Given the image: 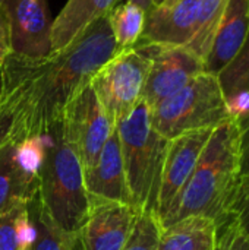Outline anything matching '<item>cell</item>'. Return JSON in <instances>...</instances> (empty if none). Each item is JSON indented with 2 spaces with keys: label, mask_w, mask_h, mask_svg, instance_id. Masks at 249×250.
<instances>
[{
  "label": "cell",
  "mask_w": 249,
  "mask_h": 250,
  "mask_svg": "<svg viewBox=\"0 0 249 250\" xmlns=\"http://www.w3.org/2000/svg\"><path fill=\"white\" fill-rule=\"evenodd\" d=\"M116 50L106 15L69 45L47 56L28 57L10 51L0 64V101L13 116V141L47 133L62 119L72 95Z\"/></svg>",
  "instance_id": "1"
},
{
  "label": "cell",
  "mask_w": 249,
  "mask_h": 250,
  "mask_svg": "<svg viewBox=\"0 0 249 250\" xmlns=\"http://www.w3.org/2000/svg\"><path fill=\"white\" fill-rule=\"evenodd\" d=\"M239 177V125L238 119L232 117L213 129L188 183L161 221V227L188 217H204L217 224L229 214Z\"/></svg>",
  "instance_id": "2"
},
{
  "label": "cell",
  "mask_w": 249,
  "mask_h": 250,
  "mask_svg": "<svg viewBox=\"0 0 249 250\" xmlns=\"http://www.w3.org/2000/svg\"><path fill=\"white\" fill-rule=\"evenodd\" d=\"M44 135L45 157L37 177L35 198L59 229L78 234L90 209L79 154L66 138L60 120Z\"/></svg>",
  "instance_id": "3"
},
{
  "label": "cell",
  "mask_w": 249,
  "mask_h": 250,
  "mask_svg": "<svg viewBox=\"0 0 249 250\" xmlns=\"http://www.w3.org/2000/svg\"><path fill=\"white\" fill-rule=\"evenodd\" d=\"M114 127L120 142L131 204L139 212L156 214L169 139L153 127L150 107L142 98Z\"/></svg>",
  "instance_id": "4"
},
{
  "label": "cell",
  "mask_w": 249,
  "mask_h": 250,
  "mask_svg": "<svg viewBox=\"0 0 249 250\" xmlns=\"http://www.w3.org/2000/svg\"><path fill=\"white\" fill-rule=\"evenodd\" d=\"M153 127L166 139L182 133L214 129L235 117L230 113L217 75L203 72L183 88L150 108Z\"/></svg>",
  "instance_id": "5"
},
{
  "label": "cell",
  "mask_w": 249,
  "mask_h": 250,
  "mask_svg": "<svg viewBox=\"0 0 249 250\" xmlns=\"http://www.w3.org/2000/svg\"><path fill=\"white\" fill-rule=\"evenodd\" d=\"M151 57L145 44L116 50V53L92 75L94 88L107 117L116 126L142 98Z\"/></svg>",
  "instance_id": "6"
},
{
  "label": "cell",
  "mask_w": 249,
  "mask_h": 250,
  "mask_svg": "<svg viewBox=\"0 0 249 250\" xmlns=\"http://www.w3.org/2000/svg\"><path fill=\"white\" fill-rule=\"evenodd\" d=\"M60 122L66 138L79 154L84 173L90 171L114 129L90 82L68 101Z\"/></svg>",
  "instance_id": "7"
},
{
  "label": "cell",
  "mask_w": 249,
  "mask_h": 250,
  "mask_svg": "<svg viewBox=\"0 0 249 250\" xmlns=\"http://www.w3.org/2000/svg\"><path fill=\"white\" fill-rule=\"evenodd\" d=\"M145 45L150 51L151 64L142 89V100L150 108L178 92L197 75L205 72L204 60L186 45Z\"/></svg>",
  "instance_id": "8"
},
{
  "label": "cell",
  "mask_w": 249,
  "mask_h": 250,
  "mask_svg": "<svg viewBox=\"0 0 249 250\" xmlns=\"http://www.w3.org/2000/svg\"><path fill=\"white\" fill-rule=\"evenodd\" d=\"M139 211L125 202L90 199L87 218L78 233L79 250H123Z\"/></svg>",
  "instance_id": "9"
},
{
  "label": "cell",
  "mask_w": 249,
  "mask_h": 250,
  "mask_svg": "<svg viewBox=\"0 0 249 250\" xmlns=\"http://www.w3.org/2000/svg\"><path fill=\"white\" fill-rule=\"evenodd\" d=\"M211 132L213 129H200L169 139L156 211L160 224L167 217L188 183Z\"/></svg>",
  "instance_id": "10"
},
{
  "label": "cell",
  "mask_w": 249,
  "mask_h": 250,
  "mask_svg": "<svg viewBox=\"0 0 249 250\" xmlns=\"http://www.w3.org/2000/svg\"><path fill=\"white\" fill-rule=\"evenodd\" d=\"M12 53L43 57L51 51V25L47 0H3Z\"/></svg>",
  "instance_id": "11"
},
{
  "label": "cell",
  "mask_w": 249,
  "mask_h": 250,
  "mask_svg": "<svg viewBox=\"0 0 249 250\" xmlns=\"http://www.w3.org/2000/svg\"><path fill=\"white\" fill-rule=\"evenodd\" d=\"M198 0H161L145 9L141 44L188 45L197 31Z\"/></svg>",
  "instance_id": "12"
},
{
  "label": "cell",
  "mask_w": 249,
  "mask_h": 250,
  "mask_svg": "<svg viewBox=\"0 0 249 250\" xmlns=\"http://www.w3.org/2000/svg\"><path fill=\"white\" fill-rule=\"evenodd\" d=\"M84 179L88 199L131 204L116 127L106 141L94 167L84 173Z\"/></svg>",
  "instance_id": "13"
},
{
  "label": "cell",
  "mask_w": 249,
  "mask_h": 250,
  "mask_svg": "<svg viewBox=\"0 0 249 250\" xmlns=\"http://www.w3.org/2000/svg\"><path fill=\"white\" fill-rule=\"evenodd\" d=\"M248 32L249 0H229L204 60L205 72L219 75L238 54Z\"/></svg>",
  "instance_id": "14"
},
{
  "label": "cell",
  "mask_w": 249,
  "mask_h": 250,
  "mask_svg": "<svg viewBox=\"0 0 249 250\" xmlns=\"http://www.w3.org/2000/svg\"><path fill=\"white\" fill-rule=\"evenodd\" d=\"M120 0H68L51 25V51L69 45L94 21L109 15Z\"/></svg>",
  "instance_id": "15"
},
{
  "label": "cell",
  "mask_w": 249,
  "mask_h": 250,
  "mask_svg": "<svg viewBox=\"0 0 249 250\" xmlns=\"http://www.w3.org/2000/svg\"><path fill=\"white\" fill-rule=\"evenodd\" d=\"M37 190V179L25 174L15 160V141L0 149V212L26 207Z\"/></svg>",
  "instance_id": "16"
},
{
  "label": "cell",
  "mask_w": 249,
  "mask_h": 250,
  "mask_svg": "<svg viewBox=\"0 0 249 250\" xmlns=\"http://www.w3.org/2000/svg\"><path fill=\"white\" fill-rule=\"evenodd\" d=\"M216 223L204 217H188L161 230L157 250H211Z\"/></svg>",
  "instance_id": "17"
},
{
  "label": "cell",
  "mask_w": 249,
  "mask_h": 250,
  "mask_svg": "<svg viewBox=\"0 0 249 250\" xmlns=\"http://www.w3.org/2000/svg\"><path fill=\"white\" fill-rule=\"evenodd\" d=\"M109 23L117 50L134 47L139 42L144 31L145 9L132 0H126L116 4L109 13Z\"/></svg>",
  "instance_id": "18"
},
{
  "label": "cell",
  "mask_w": 249,
  "mask_h": 250,
  "mask_svg": "<svg viewBox=\"0 0 249 250\" xmlns=\"http://www.w3.org/2000/svg\"><path fill=\"white\" fill-rule=\"evenodd\" d=\"M26 211L37 229V239L31 250H78V234L59 229L43 211L35 193L26 204Z\"/></svg>",
  "instance_id": "19"
},
{
  "label": "cell",
  "mask_w": 249,
  "mask_h": 250,
  "mask_svg": "<svg viewBox=\"0 0 249 250\" xmlns=\"http://www.w3.org/2000/svg\"><path fill=\"white\" fill-rule=\"evenodd\" d=\"M198 1H200V9H198L197 31L192 41L186 47L191 48L195 54H198L203 60H205L217 25L229 0H198Z\"/></svg>",
  "instance_id": "20"
},
{
  "label": "cell",
  "mask_w": 249,
  "mask_h": 250,
  "mask_svg": "<svg viewBox=\"0 0 249 250\" xmlns=\"http://www.w3.org/2000/svg\"><path fill=\"white\" fill-rule=\"evenodd\" d=\"M226 101L249 92V32L233 60L217 75Z\"/></svg>",
  "instance_id": "21"
},
{
  "label": "cell",
  "mask_w": 249,
  "mask_h": 250,
  "mask_svg": "<svg viewBox=\"0 0 249 250\" xmlns=\"http://www.w3.org/2000/svg\"><path fill=\"white\" fill-rule=\"evenodd\" d=\"M45 135L31 136L15 142V160L19 168L29 177L37 179L45 157Z\"/></svg>",
  "instance_id": "22"
},
{
  "label": "cell",
  "mask_w": 249,
  "mask_h": 250,
  "mask_svg": "<svg viewBox=\"0 0 249 250\" xmlns=\"http://www.w3.org/2000/svg\"><path fill=\"white\" fill-rule=\"evenodd\" d=\"M161 230L163 227L154 212H141L123 250H157Z\"/></svg>",
  "instance_id": "23"
},
{
  "label": "cell",
  "mask_w": 249,
  "mask_h": 250,
  "mask_svg": "<svg viewBox=\"0 0 249 250\" xmlns=\"http://www.w3.org/2000/svg\"><path fill=\"white\" fill-rule=\"evenodd\" d=\"M227 105L239 125L241 176H249V92L236 97Z\"/></svg>",
  "instance_id": "24"
},
{
  "label": "cell",
  "mask_w": 249,
  "mask_h": 250,
  "mask_svg": "<svg viewBox=\"0 0 249 250\" xmlns=\"http://www.w3.org/2000/svg\"><path fill=\"white\" fill-rule=\"evenodd\" d=\"M214 250H249V239L230 212L216 224Z\"/></svg>",
  "instance_id": "25"
},
{
  "label": "cell",
  "mask_w": 249,
  "mask_h": 250,
  "mask_svg": "<svg viewBox=\"0 0 249 250\" xmlns=\"http://www.w3.org/2000/svg\"><path fill=\"white\" fill-rule=\"evenodd\" d=\"M229 212L236 218L249 239V176H241L230 202Z\"/></svg>",
  "instance_id": "26"
},
{
  "label": "cell",
  "mask_w": 249,
  "mask_h": 250,
  "mask_svg": "<svg viewBox=\"0 0 249 250\" xmlns=\"http://www.w3.org/2000/svg\"><path fill=\"white\" fill-rule=\"evenodd\" d=\"M15 233H16L18 249L31 250L37 239V229L26 211V207L15 218Z\"/></svg>",
  "instance_id": "27"
},
{
  "label": "cell",
  "mask_w": 249,
  "mask_h": 250,
  "mask_svg": "<svg viewBox=\"0 0 249 250\" xmlns=\"http://www.w3.org/2000/svg\"><path fill=\"white\" fill-rule=\"evenodd\" d=\"M25 207L0 212V250H19L15 233V218Z\"/></svg>",
  "instance_id": "28"
},
{
  "label": "cell",
  "mask_w": 249,
  "mask_h": 250,
  "mask_svg": "<svg viewBox=\"0 0 249 250\" xmlns=\"http://www.w3.org/2000/svg\"><path fill=\"white\" fill-rule=\"evenodd\" d=\"M10 139H13V116L0 101V149Z\"/></svg>",
  "instance_id": "29"
},
{
  "label": "cell",
  "mask_w": 249,
  "mask_h": 250,
  "mask_svg": "<svg viewBox=\"0 0 249 250\" xmlns=\"http://www.w3.org/2000/svg\"><path fill=\"white\" fill-rule=\"evenodd\" d=\"M10 40H9V29H7V22L4 18V13L0 6V64L3 60L9 56L10 53Z\"/></svg>",
  "instance_id": "30"
},
{
  "label": "cell",
  "mask_w": 249,
  "mask_h": 250,
  "mask_svg": "<svg viewBox=\"0 0 249 250\" xmlns=\"http://www.w3.org/2000/svg\"><path fill=\"white\" fill-rule=\"evenodd\" d=\"M132 1H135V3H138L139 6H142L144 9H147V7L151 4V1H153V0H132Z\"/></svg>",
  "instance_id": "31"
},
{
  "label": "cell",
  "mask_w": 249,
  "mask_h": 250,
  "mask_svg": "<svg viewBox=\"0 0 249 250\" xmlns=\"http://www.w3.org/2000/svg\"><path fill=\"white\" fill-rule=\"evenodd\" d=\"M158 1H161V0H153L151 3H158Z\"/></svg>",
  "instance_id": "32"
},
{
  "label": "cell",
  "mask_w": 249,
  "mask_h": 250,
  "mask_svg": "<svg viewBox=\"0 0 249 250\" xmlns=\"http://www.w3.org/2000/svg\"><path fill=\"white\" fill-rule=\"evenodd\" d=\"M0 98H1V86H0Z\"/></svg>",
  "instance_id": "33"
},
{
  "label": "cell",
  "mask_w": 249,
  "mask_h": 250,
  "mask_svg": "<svg viewBox=\"0 0 249 250\" xmlns=\"http://www.w3.org/2000/svg\"><path fill=\"white\" fill-rule=\"evenodd\" d=\"M1 1H3V0H0V4H1Z\"/></svg>",
  "instance_id": "34"
}]
</instances>
